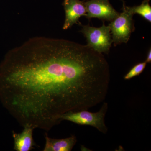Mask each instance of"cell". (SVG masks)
<instances>
[{
	"mask_svg": "<svg viewBox=\"0 0 151 151\" xmlns=\"http://www.w3.org/2000/svg\"><path fill=\"white\" fill-rule=\"evenodd\" d=\"M108 108V103H104L100 111L96 113L85 110L70 111L60 116L59 121L60 122L67 121L78 125L91 126L101 133L106 134L108 129L105 124V118Z\"/></svg>",
	"mask_w": 151,
	"mask_h": 151,
	"instance_id": "cell-2",
	"label": "cell"
},
{
	"mask_svg": "<svg viewBox=\"0 0 151 151\" xmlns=\"http://www.w3.org/2000/svg\"><path fill=\"white\" fill-rule=\"evenodd\" d=\"M122 10V12L119 13L108 25L111 29L112 41L115 45L127 43L135 29L133 19L134 15L128 9L124 3Z\"/></svg>",
	"mask_w": 151,
	"mask_h": 151,
	"instance_id": "cell-4",
	"label": "cell"
},
{
	"mask_svg": "<svg viewBox=\"0 0 151 151\" xmlns=\"http://www.w3.org/2000/svg\"><path fill=\"white\" fill-rule=\"evenodd\" d=\"M84 4L86 9V17L89 19L95 18L111 22L119 14L111 5L109 0H88Z\"/></svg>",
	"mask_w": 151,
	"mask_h": 151,
	"instance_id": "cell-5",
	"label": "cell"
},
{
	"mask_svg": "<svg viewBox=\"0 0 151 151\" xmlns=\"http://www.w3.org/2000/svg\"><path fill=\"white\" fill-rule=\"evenodd\" d=\"M110 81L103 54L71 41L35 37L0 63V102L22 127L48 132L63 114L103 103Z\"/></svg>",
	"mask_w": 151,
	"mask_h": 151,
	"instance_id": "cell-1",
	"label": "cell"
},
{
	"mask_svg": "<svg viewBox=\"0 0 151 151\" xmlns=\"http://www.w3.org/2000/svg\"><path fill=\"white\" fill-rule=\"evenodd\" d=\"M145 61L147 63H150L151 62V48H150V49L149 50L148 52L147 55V59H146Z\"/></svg>",
	"mask_w": 151,
	"mask_h": 151,
	"instance_id": "cell-11",
	"label": "cell"
},
{
	"mask_svg": "<svg viewBox=\"0 0 151 151\" xmlns=\"http://www.w3.org/2000/svg\"><path fill=\"white\" fill-rule=\"evenodd\" d=\"M127 9L133 15L138 14L149 22H151V7L150 0H143L140 5L133 7L127 6Z\"/></svg>",
	"mask_w": 151,
	"mask_h": 151,
	"instance_id": "cell-9",
	"label": "cell"
},
{
	"mask_svg": "<svg viewBox=\"0 0 151 151\" xmlns=\"http://www.w3.org/2000/svg\"><path fill=\"white\" fill-rule=\"evenodd\" d=\"M45 144L43 151H70L77 142L75 136L62 139H54L45 135Z\"/></svg>",
	"mask_w": 151,
	"mask_h": 151,
	"instance_id": "cell-8",
	"label": "cell"
},
{
	"mask_svg": "<svg viewBox=\"0 0 151 151\" xmlns=\"http://www.w3.org/2000/svg\"><path fill=\"white\" fill-rule=\"evenodd\" d=\"M81 32L86 38L87 46L101 54L109 53L113 43L109 26L104 23L100 27L82 25Z\"/></svg>",
	"mask_w": 151,
	"mask_h": 151,
	"instance_id": "cell-3",
	"label": "cell"
},
{
	"mask_svg": "<svg viewBox=\"0 0 151 151\" xmlns=\"http://www.w3.org/2000/svg\"><path fill=\"white\" fill-rule=\"evenodd\" d=\"M63 6L65 12V19L63 29L66 30L77 23L82 16H86L84 2L80 0H63Z\"/></svg>",
	"mask_w": 151,
	"mask_h": 151,
	"instance_id": "cell-6",
	"label": "cell"
},
{
	"mask_svg": "<svg viewBox=\"0 0 151 151\" xmlns=\"http://www.w3.org/2000/svg\"><path fill=\"white\" fill-rule=\"evenodd\" d=\"M147 63L146 61L140 63L132 67L127 74L124 76L125 80H130L132 78L140 75L145 70Z\"/></svg>",
	"mask_w": 151,
	"mask_h": 151,
	"instance_id": "cell-10",
	"label": "cell"
},
{
	"mask_svg": "<svg viewBox=\"0 0 151 151\" xmlns=\"http://www.w3.org/2000/svg\"><path fill=\"white\" fill-rule=\"evenodd\" d=\"M23 127L24 129L21 133L12 132L14 150L16 151H29L35 145L33 138V132L35 129L29 126Z\"/></svg>",
	"mask_w": 151,
	"mask_h": 151,
	"instance_id": "cell-7",
	"label": "cell"
}]
</instances>
